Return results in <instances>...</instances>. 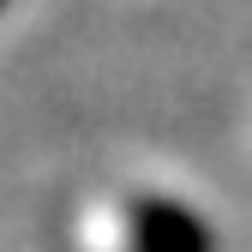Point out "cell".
Instances as JSON below:
<instances>
[{"label": "cell", "instance_id": "obj_1", "mask_svg": "<svg viewBox=\"0 0 252 252\" xmlns=\"http://www.w3.org/2000/svg\"><path fill=\"white\" fill-rule=\"evenodd\" d=\"M132 252H210V234L180 204H138L132 210Z\"/></svg>", "mask_w": 252, "mask_h": 252}]
</instances>
